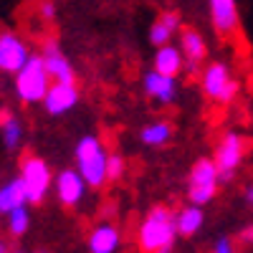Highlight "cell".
<instances>
[{
    "label": "cell",
    "mask_w": 253,
    "mask_h": 253,
    "mask_svg": "<svg viewBox=\"0 0 253 253\" xmlns=\"http://www.w3.org/2000/svg\"><path fill=\"white\" fill-rule=\"evenodd\" d=\"M177 236V213L167 205L150 208L137 228V243L144 253H172Z\"/></svg>",
    "instance_id": "cell-1"
},
{
    "label": "cell",
    "mask_w": 253,
    "mask_h": 253,
    "mask_svg": "<svg viewBox=\"0 0 253 253\" xmlns=\"http://www.w3.org/2000/svg\"><path fill=\"white\" fill-rule=\"evenodd\" d=\"M109 155L104 142L96 134H84L76 147H74V160H76V170L81 172V177L86 180L89 187H101L104 182H109L107 177V165H109Z\"/></svg>",
    "instance_id": "cell-2"
},
{
    "label": "cell",
    "mask_w": 253,
    "mask_h": 253,
    "mask_svg": "<svg viewBox=\"0 0 253 253\" xmlns=\"http://www.w3.org/2000/svg\"><path fill=\"white\" fill-rule=\"evenodd\" d=\"M51 86H53V79L41 53H33L31 61L15 74V81H13V91L20 104H38V101L43 104Z\"/></svg>",
    "instance_id": "cell-3"
},
{
    "label": "cell",
    "mask_w": 253,
    "mask_h": 253,
    "mask_svg": "<svg viewBox=\"0 0 253 253\" xmlns=\"http://www.w3.org/2000/svg\"><path fill=\"white\" fill-rule=\"evenodd\" d=\"M218 185H220V172H218V165L213 157H200L193 170H190L187 177V200L193 205H208L213 203L215 193H218Z\"/></svg>",
    "instance_id": "cell-4"
},
{
    "label": "cell",
    "mask_w": 253,
    "mask_h": 253,
    "mask_svg": "<svg viewBox=\"0 0 253 253\" xmlns=\"http://www.w3.org/2000/svg\"><path fill=\"white\" fill-rule=\"evenodd\" d=\"M200 84H203V94L218 104H230L238 96V89H241L238 81L233 79V74H230L228 63H223V61L208 63L203 69Z\"/></svg>",
    "instance_id": "cell-5"
},
{
    "label": "cell",
    "mask_w": 253,
    "mask_h": 253,
    "mask_svg": "<svg viewBox=\"0 0 253 253\" xmlns=\"http://www.w3.org/2000/svg\"><path fill=\"white\" fill-rule=\"evenodd\" d=\"M243 157H246V139H243V134L236 132V129H228L218 139L215 155H213V160L218 165V172H220V182H230L236 177V170L241 167Z\"/></svg>",
    "instance_id": "cell-6"
},
{
    "label": "cell",
    "mask_w": 253,
    "mask_h": 253,
    "mask_svg": "<svg viewBox=\"0 0 253 253\" xmlns=\"http://www.w3.org/2000/svg\"><path fill=\"white\" fill-rule=\"evenodd\" d=\"M20 177H23L26 187H28V200L31 203H43L46 195L51 193V187H53V172H51V167L46 160H41L36 155H28L23 162H20Z\"/></svg>",
    "instance_id": "cell-7"
},
{
    "label": "cell",
    "mask_w": 253,
    "mask_h": 253,
    "mask_svg": "<svg viewBox=\"0 0 253 253\" xmlns=\"http://www.w3.org/2000/svg\"><path fill=\"white\" fill-rule=\"evenodd\" d=\"M31 56L33 53L23 38L10 31H3V36H0V71L15 76L31 61Z\"/></svg>",
    "instance_id": "cell-8"
},
{
    "label": "cell",
    "mask_w": 253,
    "mask_h": 253,
    "mask_svg": "<svg viewBox=\"0 0 253 253\" xmlns=\"http://www.w3.org/2000/svg\"><path fill=\"white\" fill-rule=\"evenodd\" d=\"M86 180L81 177V172L76 167H66L56 175V182H53V190H56V198L63 208H76L84 195H86Z\"/></svg>",
    "instance_id": "cell-9"
},
{
    "label": "cell",
    "mask_w": 253,
    "mask_h": 253,
    "mask_svg": "<svg viewBox=\"0 0 253 253\" xmlns=\"http://www.w3.org/2000/svg\"><path fill=\"white\" fill-rule=\"evenodd\" d=\"M142 89H144V94L150 96L152 101L167 107V104H172L177 99V79L175 76H165V74H160V71L152 69V71L144 74Z\"/></svg>",
    "instance_id": "cell-10"
},
{
    "label": "cell",
    "mask_w": 253,
    "mask_h": 253,
    "mask_svg": "<svg viewBox=\"0 0 253 253\" xmlns=\"http://www.w3.org/2000/svg\"><path fill=\"white\" fill-rule=\"evenodd\" d=\"M180 51L185 56V71L190 76H195L198 69H200V63L205 61L208 56V43H205V38L195 31V28H182L180 31Z\"/></svg>",
    "instance_id": "cell-11"
},
{
    "label": "cell",
    "mask_w": 253,
    "mask_h": 253,
    "mask_svg": "<svg viewBox=\"0 0 253 253\" xmlns=\"http://www.w3.org/2000/svg\"><path fill=\"white\" fill-rule=\"evenodd\" d=\"M43 61H46V69L51 74V79L56 84H76V71L71 66V61L63 56V51L58 48L56 41H46L43 43Z\"/></svg>",
    "instance_id": "cell-12"
},
{
    "label": "cell",
    "mask_w": 253,
    "mask_h": 253,
    "mask_svg": "<svg viewBox=\"0 0 253 253\" xmlns=\"http://www.w3.org/2000/svg\"><path fill=\"white\" fill-rule=\"evenodd\" d=\"M210 3V20L218 36H233L241 18H238V5L236 0H208Z\"/></svg>",
    "instance_id": "cell-13"
},
{
    "label": "cell",
    "mask_w": 253,
    "mask_h": 253,
    "mask_svg": "<svg viewBox=\"0 0 253 253\" xmlns=\"http://www.w3.org/2000/svg\"><path fill=\"white\" fill-rule=\"evenodd\" d=\"M76 104H79V89H76V84H56L53 81L51 91L43 99V109L51 117H61V114L71 112Z\"/></svg>",
    "instance_id": "cell-14"
},
{
    "label": "cell",
    "mask_w": 253,
    "mask_h": 253,
    "mask_svg": "<svg viewBox=\"0 0 253 253\" xmlns=\"http://www.w3.org/2000/svg\"><path fill=\"white\" fill-rule=\"evenodd\" d=\"M122 246V233L119 228L109 220H101L91 228V233L86 238L89 253H117Z\"/></svg>",
    "instance_id": "cell-15"
},
{
    "label": "cell",
    "mask_w": 253,
    "mask_h": 253,
    "mask_svg": "<svg viewBox=\"0 0 253 253\" xmlns=\"http://www.w3.org/2000/svg\"><path fill=\"white\" fill-rule=\"evenodd\" d=\"M180 26H182V20H180V15H177L175 10L160 13L157 20L152 23V28H150V43L157 46V48L170 46V41H172V36L180 31Z\"/></svg>",
    "instance_id": "cell-16"
},
{
    "label": "cell",
    "mask_w": 253,
    "mask_h": 253,
    "mask_svg": "<svg viewBox=\"0 0 253 253\" xmlns=\"http://www.w3.org/2000/svg\"><path fill=\"white\" fill-rule=\"evenodd\" d=\"M28 203H31L28 200V187H26V182H23L20 175L8 180L3 187H0V210H3V215L13 213L15 208H23Z\"/></svg>",
    "instance_id": "cell-17"
},
{
    "label": "cell",
    "mask_w": 253,
    "mask_h": 253,
    "mask_svg": "<svg viewBox=\"0 0 253 253\" xmlns=\"http://www.w3.org/2000/svg\"><path fill=\"white\" fill-rule=\"evenodd\" d=\"M152 69L160 71V74H165V76H175V79H177V74L185 71V56H182L180 46H172V43H170V46L157 48Z\"/></svg>",
    "instance_id": "cell-18"
},
{
    "label": "cell",
    "mask_w": 253,
    "mask_h": 253,
    "mask_svg": "<svg viewBox=\"0 0 253 253\" xmlns=\"http://www.w3.org/2000/svg\"><path fill=\"white\" fill-rule=\"evenodd\" d=\"M205 223V213H203V208L200 205H185L177 210V233L182 238H190V236H195L198 230L203 228Z\"/></svg>",
    "instance_id": "cell-19"
},
{
    "label": "cell",
    "mask_w": 253,
    "mask_h": 253,
    "mask_svg": "<svg viewBox=\"0 0 253 253\" xmlns=\"http://www.w3.org/2000/svg\"><path fill=\"white\" fill-rule=\"evenodd\" d=\"M172 124L170 122H165V119H157L152 124H147L142 126V132H139V142L144 147H162L172 139Z\"/></svg>",
    "instance_id": "cell-20"
},
{
    "label": "cell",
    "mask_w": 253,
    "mask_h": 253,
    "mask_svg": "<svg viewBox=\"0 0 253 253\" xmlns=\"http://www.w3.org/2000/svg\"><path fill=\"white\" fill-rule=\"evenodd\" d=\"M0 129H3V144H5V150L15 152L18 147H20V139H23V122L5 109L3 112V126H0Z\"/></svg>",
    "instance_id": "cell-21"
},
{
    "label": "cell",
    "mask_w": 253,
    "mask_h": 253,
    "mask_svg": "<svg viewBox=\"0 0 253 253\" xmlns=\"http://www.w3.org/2000/svg\"><path fill=\"white\" fill-rule=\"evenodd\" d=\"M5 218H8V233H10L13 238H20V236H26V233H28V228H31V213H28V205L15 208L13 213H8Z\"/></svg>",
    "instance_id": "cell-22"
},
{
    "label": "cell",
    "mask_w": 253,
    "mask_h": 253,
    "mask_svg": "<svg viewBox=\"0 0 253 253\" xmlns=\"http://www.w3.org/2000/svg\"><path fill=\"white\" fill-rule=\"evenodd\" d=\"M124 170H126L124 157H122L119 152H112V155H109V165H107V177H109V182H117V180H122Z\"/></svg>",
    "instance_id": "cell-23"
},
{
    "label": "cell",
    "mask_w": 253,
    "mask_h": 253,
    "mask_svg": "<svg viewBox=\"0 0 253 253\" xmlns=\"http://www.w3.org/2000/svg\"><path fill=\"white\" fill-rule=\"evenodd\" d=\"M213 253H236L233 241H230L228 236H220V238L215 241V246H213Z\"/></svg>",
    "instance_id": "cell-24"
},
{
    "label": "cell",
    "mask_w": 253,
    "mask_h": 253,
    "mask_svg": "<svg viewBox=\"0 0 253 253\" xmlns=\"http://www.w3.org/2000/svg\"><path fill=\"white\" fill-rule=\"evenodd\" d=\"M41 15H43L46 20H53V15H56V5L51 3V0H43V3H41Z\"/></svg>",
    "instance_id": "cell-25"
},
{
    "label": "cell",
    "mask_w": 253,
    "mask_h": 253,
    "mask_svg": "<svg viewBox=\"0 0 253 253\" xmlns=\"http://www.w3.org/2000/svg\"><path fill=\"white\" fill-rule=\"evenodd\" d=\"M241 241H243V243H248V246H253V225H246V228H243Z\"/></svg>",
    "instance_id": "cell-26"
},
{
    "label": "cell",
    "mask_w": 253,
    "mask_h": 253,
    "mask_svg": "<svg viewBox=\"0 0 253 253\" xmlns=\"http://www.w3.org/2000/svg\"><path fill=\"white\" fill-rule=\"evenodd\" d=\"M246 200H248V205L253 208V182H251V185L246 187Z\"/></svg>",
    "instance_id": "cell-27"
},
{
    "label": "cell",
    "mask_w": 253,
    "mask_h": 253,
    "mask_svg": "<svg viewBox=\"0 0 253 253\" xmlns=\"http://www.w3.org/2000/svg\"><path fill=\"white\" fill-rule=\"evenodd\" d=\"M0 251H3V253H23V251H8V246L3 243V248H0Z\"/></svg>",
    "instance_id": "cell-28"
},
{
    "label": "cell",
    "mask_w": 253,
    "mask_h": 253,
    "mask_svg": "<svg viewBox=\"0 0 253 253\" xmlns=\"http://www.w3.org/2000/svg\"><path fill=\"white\" fill-rule=\"evenodd\" d=\"M36 253H51V251H46V248H41V251H36Z\"/></svg>",
    "instance_id": "cell-29"
}]
</instances>
